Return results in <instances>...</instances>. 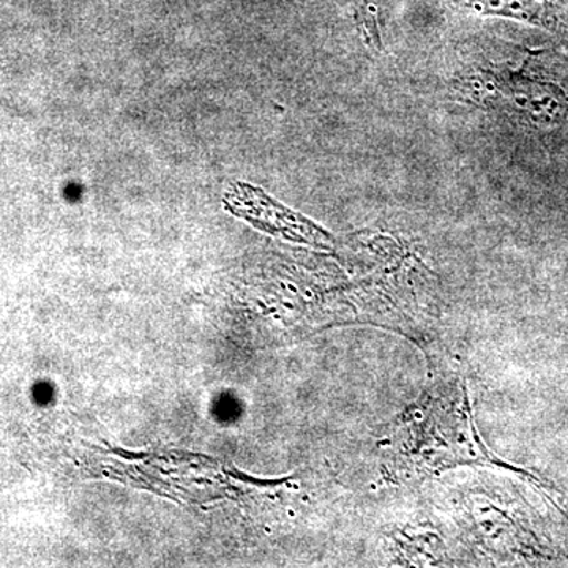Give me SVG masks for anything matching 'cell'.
<instances>
[{
	"label": "cell",
	"mask_w": 568,
	"mask_h": 568,
	"mask_svg": "<svg viewBox=\"0 0 568 568\" xmlns=\"http://www.w3.org/2000/svg\"><path fill=\"white\" fill-rule=\"evenodd\" d=\"M440 386L429 392L418 414L416 410L396 436V459H402L396 463L410 476H428L458 463L491 459L478 443L466 396L458 395L457 384Z\"/></svg>",
	"instance_id": "obj_1"
}]
</instances>
